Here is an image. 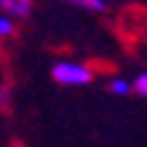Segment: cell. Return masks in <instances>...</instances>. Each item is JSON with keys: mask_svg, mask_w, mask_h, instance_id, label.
Segmentation results:
<instances>
[{"mask_svg": "<svg viewBox=\"0 0 147 147\" xmlns=\"http://www.w3.org/2000/svg\"><path fill=\"white\" fill-rule=\"evenodd\" d=\"M53 79L63 87H84L92 82V68L79 61H58L53 66Z\"/></svg>", "mask_w": 147, "mask_h": 147, "instance_id": "cell-1", "label": "cell"}, {"mask_svg": "<svg viewBox=\"0 0 147 147\" xmlns=\"http://www.w3.org/2000/svg\"><path fill=\"white\" fill-rule=\"evenodd\" d=\"M34 8V0H0V11L13 18H26Z\"/></svg>", "mask_w": 147, "mask_h": 147, "instance_id": "cell-2", "label": "cell"}, {"mask_svg": "<svg viewBox=\"0 0 147 147\" xmlns=\"http://www.w3.org/2000/svg\"><path fill=\"white\" fill-rule=\"evenodd\" d=\"M63 3H68L74 8H82V11H92V13H102L108 8L105 0H63Z\"/></svg>", "mask_w": 147, "mask_h": 147, "instance_id": "cell-3", "label": "cell"}, {"mask_svg": "<svg viewBox=\"0 0 147 147\" xmlns=\"http://www.w3.org/2000/svg\"><path fill=\"white\" fill-rule=\"evenodd\" d=\"M108 92L110 95H129V92H134V84L126 82L123 76H116V79L108 82Z\"/></svg>", "mask_w": 147, "mask_h": 147, "instance_id": "cell-4", "label": "cell"}, {"mask_svg": "<svg viewBox=\"0 0 147 147\" xmlns=\"http://www.w3.org/2000/svg\"><path fill=\"white\" fill-rule=\"evenodd\" d=\"M16 34V18L0 11V40H8Z\"/></svg>", "mask_w": 147, "mask_h": 147, "instance_id": "cell-5", "label": "cell"}, {"mask_svg": "<svg viewBox=\"0 0 147 147\" xmlns=\"http://www.w3.org/2000/svg\"><path fill=\"white\" fill-rule=\"evenodd\" d=\"M131 84H134V92H137V95L147 97V71H144V74H139V76H137Z\"/></svg>", "mask_w": 147, "mask_h": 147, "instance_id": "cell-6", "label": "cell"}, {"mask_svg": "<svg viewBox=\"0 0 147 147\" xmlns=\"http://www.w3.org/2000/svg\"><path fill=\"white\" fill-rule=\"evenodd\" d=\"M8 105H11V95H8V89L5 87H0V110H8Z\"/></svg>", "mask_w": 147, "mask_h": 147, "instance_id": "cell-7", "label": "cell"}]
</instances>
